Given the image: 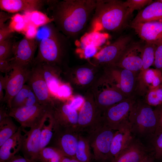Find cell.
Listing matches in <instances>:
<instances>
[{"instance_id":"obj_41","label":"cell","mask_w":162,"mask_h":162,"mask_svg":"<svg viewBox=\"0 0 162 162\" xmlns=\"http://www.w3.org/2000/svg\"><path fill=\"white\" fill-rule=\"evenodd\" d=\"M38 28L34 25L28 23L25 30L23 32L25 37L29 39H34L37 36Z\"/></svg>"},{"instance_id":"obj_37","label":"cell","mask_w":162,"mask_h":162,"mask_svg":"<svg viewBox=\"0 0 162 162\" xmlns=\"http://www.w3.org/2000/svg\"><path fill=\"white\" fill-rule=\"evenodd\" d=\"M150 141L154 158L158 160L162 159V131L154 136Z\"/></svg>"},{"instance_id":"obj_2","label":"cell","mask_w":162,"mask_h":162,"mask_svg":"<svg viewBox=\"0 0 162 162\" xmlns=\"http://www.w3.org/2000/svg\"><path fill=\"white\" fill-rule=\"evenodd\" d=\"M130 15L124 2L96 0L95 9L90 22V32L118 30L124 25Z\"/></svg>"},{"instance_id":"obj_17","label":"cell","mask_w":162,"mask_h":162,"mask_svg":"<svg viewBox=\"0 0 162 162\" xmlns=\"http://www.w3.org/2000/svg\"><path fill=\"white\" fill-rule=\"evenodd\" d=\"M47 115L39 124L25 131L23 135L22 144L20 151L23 156L32 160H36L40 150V141L41 128L43 124L46 119Z\"/></svg>"},{"instance_id":"obj_25","label":"cell","mask_w":162,"mask_h":162,"mask_svg":"<svg viewBox=\"0 0 162 162\" xmlns=\"http://www.w3.org/2000/svg\"><path fill=\"white\" fill-rule=\"evenodd\" d=\"M152 21L162 22V3L159 0L152 2L139 11L131 24Z\"/></svg>"},{"instance_id":"obj_4","label":"cell","mask_w":162,"mask_h":162,"mask_svg":"<svg viewBox=\"0 0 162 162\" xmlns=\"http://www.w3.org/2000/svg\"><path fill=\"white\" fill-rule=\"evenodd\" d=\"M128 121L133 135L149 140L154 136L157 119L154 110L145 100L135 99L129 113Z\"/></svg>"},{"instance_id":"obj_19","label":"cell","mask_w":162,"mask_h":162,"mask_svg":"<svg viewBox=\"0 0 162 162\" xmlns=\"http://www.w3.org/2000/svg\"><path fill=\"white\" fill-rule=\"evenodd\" d=\"M131 26L140 38L146 43L156 45L162 42V22L131 24Z\"/></svg>"},{"instance_id":"obj_33","label":"cell","mask_w":162,"mask_h":162,"mask_svg":"<svg viewBox=\"0 0 162 162\" xmlns=\"http://www.w3.org/2000/svg\"><path fill=\"white\" fill-rule=\"evenodd\" d=\"M159 70L157 69H148L143 72H140V76L141 81L148 85H150V89L159 86L162 81L156 74Z\"/></svg>"},{"instance_id":"obj_36","label":"cell","mask_w":162,"mask_h":162,"mask_svg":"<svg viewBox=\"0 0 162 162\" xmlns=\"http://www.w3.org/2000/svg\"><path fill=\"white\" fill-rule=\"evenodd\" d=\"M13 44L11 38L0 43V60H8L12 58Z\"/></svg>"},{"instance_id":"obj_52","label":"cell","mask_w":162,"mask_h":162,"mask_svg":"<svg viewBox=\"0 0 162 162\" xmlns=\"http://www.w3.org/2000/svg\"><path fill=\"white\" fill-rule=\"evenodd\" d=\"M154 159V156L149 154L141 162H155Z\"/></svg>"},{"instance_id":"obj_50","label":"cell","mask_w":162,"mask_h":162,"mask_svg":"<svg viewBox=\"0 0 162 162\" xmlns=\"http://www.w3.org/2000/svg\"><path fill=\"white\" fill-rule=\"evenodd\" d=\"M11 16L8 13L5 11H1L0 12V26H2L5 24V21Z\"/></svg>"},{"instance_id":"obj_14","label":"cell","mask_w":162,"mask_h":162,"mask_svg":"<svg viewBox=\"0 0 162 162\" xmlns=\"http://www.w3.org/2000/svg\"><path fill=\"white\" fill-rule=\"evenodd\" d=\"M135 98H128L106 110L102 114V123L115 130L128 121V116Z\"/></svg>"},{"instance_id":"obj_31","label":"cell","mask_w":162,"mask_h":162,"mask_svg":"<svg viewBox=\"0 0 162 162\" xmlns=\"http://www.w3.org/2000/svg\"><path fill=\"white\" fill-rule=\"evenodd\" d=\"M23 14L28 23H31L38 28L53 22L50 17L40 10L24 12Z\"/></svg>"},{"instance_id":"obj_21","label":"cell","mask_w":162,"mask_h":162,"mask_svg":"<svg viewBox=\"0 0 162 162\" xmlns=\"http://www.w3.org/2000/svg\"><path fill=\"white\" fill-rule=\"evenodd\" d=\"M49 0H0L2 11L9 13H16L34 10H40L48 5Z\"/></svg>"},{"instance_id":"obj_46","label":"cell","mask_w":162,"mask_h":162,"mask_svg":"<svg viewBox=\"0 0 162 162\" xmlns=\"http://www.w3.org/2000/svg\"><path fill=\"white\" fill-rule=\"evenodd\" d=\"M84 101V97L77 95L72 97L68 103L72 107L77 110L82 104H83Z\"/></svg>"},{"instance_id":"obj_15","label":"cell","mask_w":162,"mask_h":162,"mask_svg":"<svg viewBox=\"0 0 162 162\" xmlns=\"http://www.w3.org/2000/svg\"><path fill=\"white\" fill-rule=\"evenodd\" d=\"M80 135L74 130L54 128L52 137L48 146L57 148L64 156L75 158Z\"/></svg>"},{"instance_id":"obj_12","label":"cell","mask_w":162,"mask_h":162,"mask_svg":"<svg viewBox=\"0 0 162 162\" xmlns=\"http://www.w3.org/2000/svg\"><path fill=\"white\" fill-rule=\"evenodd\" d=\"M38 46V42L36 39H29L25 37L20 40L13 43L12 56L8 60L13 68L14 67L31 68Z\"/></svg>"},{"instance_id":"obj_6","label":"cell","mask_w":162,"mask_h":162,"mask_svg":"<svg viewBox=\"0 0 162 162\" xmlns=\"http://www.w3.org/2000/svg\"><path fill=\"white\" fill-rule=\"evenodd\" d=\"M99 77L90 89L99 111L102 113L107 109L128 98L115 84Z\"/></svg>"},{"instance_id":"obj_48","label":"cell","mask_w":162,"mask_h":162,"mask_svg":"<svg viewBox=\"0 0 162 162\" xmlns=\"http://www.w3.org/2000/svg\"><path fill=\"white\" fill-rule=\"evenodd\" d=\"M8 162H39L37 161L30 160L20 155H15Z\"/></svg>"},{"instance_id":"obj_39","label":"cell","mask_w":162,"mask_h":162,"mask_svg":"<svg viewBox=\"0 0 162 162\" xmlns=\"http://www.w3.org/2000/svg\"><path fill=\"white\" fill-rule=\"evenodd\" d=\"M154 64L162 74V42L156 45Z\"/></svg>"},{"instance_id":"obj_18","label":"cell","mask_w":162,"mask_h":162,"mask_svg":"<svg viewBox=\"0 0 162 162\" xmlns=\"http://www.w3.org/2000/svg\"><path fill=\"white\" fill-rule=\"evenodd\" d=\"M142 48L139 43H130L119 60L112 66L133 72L140 71L142 67Z\"/></svg>"},{"instance_id":"obj_53","label":"cell","mask_w":162,"mask_h":162,"mask_svg":"<svg viewBox=\"0 0 162 162\" xmlns=\"http://www.w3.org/2000/svg\"><path fill=\"white\" fill-rule=\"evenodd\" d=\"M159 1L162 3V0H159Z\"/></svg>"},{"instance_id":"obj_23","label":"cell","mask_w":162,"mask_h":162,"mask_svg":"<svg viewBox=\"0 0 162 162\" xmlns=\"http://www.w3.org/2000/svg\"><path fill=\"white\" fill-rule=\"evenodd\" d=\"M134 136L131 132L128 121L115 131L110 146L112 162L128 146Z\"/></svg>"},{"instance_id":"obj_43","label":"cell","mask_w":162,"mask_h":162,"mask_svg":"<svg viewBox=\"0 0 162 162\" xmlns=\"http://www.w3.org/2000/svg\"><path fill=\"white\" fill-rule=\"evenodd\" d=\"M154 110L157 116L158 122L154 136L162 131V103L157 106Z\"/></svg>"},{"instance_id":"obj_7","label":"cell","mask_w":162,"mask_h":162,"mask_svg":"<svg viewBox=\"0 0 162 162\" xmlns=\"http://www.w3.org/2000/svg\"><path fill=\"white\" fill-rule=\"evenodd\" d=\"M115 131L102 123L88 134L93 157L97 161L112 162L110 149Z\"/></svg>"},{"instance_id":"obj_22","label":"cell","mask_w":162,"mask_h":162,"mask_svg":"<svg viewBox=\"0 0 162 162\" xmlns=\"http://www.w3.org/2000/svg\"><path fill=\"white\" fill-rule=\"evenodd\" d=\"M148 150L139 139L134 136L128 146L112 162H141Z\"/></svg>"},{"instance_id":"obj_34","label":"cell","mask_w":162,"mask_h":162,"mask_svg":"<svg viewBox=\"0 0 162 162\" xmlns=\"http://www.w3.org/2000/svg\"><path fill=\"white\" fill-rule=\"evenodd\" d=\"M8 26L13 32L23 33L28 24V22L23 14L16 13L12 16Z\"/></svg>"},{"instance_id":"obj_26","label":"cell","mask_w":162,"mask_h":162,"mask_svg":"<svg viewBox=\"0 0 162 162\" xmlns=\"http://www.w3.org/2000/svg\"><path fill=\"white\" fill-rule=\"evenodd\" d=\"M38 104H40L31 88L28 85L26 84L13 99L11 108Z\"/></svg>"},{"instance_id":"obj_20","label":"cell","mask_w":162,"mask_h":162,"mask_svg":"<svg viewBox=\"0 0 162 162\" xmlns=\"http://www.w3.org/2000/svg\"><path fill=\"white\" fill-rule=\"evenodd\" d=\"M140 82L139 72L132 71L120 68L117 85L128 98H135L137 97Z\"/></svg>"},{"instance_id":"obj_27","label":"cell","mask_w":162,"mask_h":162,"mask_svg":"<svg viewBox=\"0 0 162 162\" xmlns=\"http://www.w3.org/2000/svg\"><path fill=\"white\" fill-rule=\"evenodd\" d=\"M90 149L87 137L80 134L75 159L81 162H91L92 156Z\"/></svg>"},{"instance_id":"obj_1","label":"cell","mask_w":162,"mask_h":162,"mask_svg":"<svg viewBox=\"0 0 162 162\" xmlns=\"http://www.w3.org/2000/svg\"><path fill=\"white\" fill-rule=\"evenodd\" d=\"M96 2V0H49L50 17L67 38L75 37L90 23Z\"/></svg>"},{"instance_id":"obj_47","label":"cell","mask_w":162,"mask_h":162,"mask_svg":"<svg viewBox=\"0 0 162 162\" xmlns=\"http://www.w3.org/2000/svg\"><path fill=\"white\" fill-rule=\"evenodd\" d=\"M13 67L8 60H0V71L5 74L11 72Z\"/></svg>"},{"instance_id":"obj_30","label":"cell","mask_w":162,"mask_h":162,"mask_svg":"<svg viewBox=\"0 0 162 162\" xmlns=\"http://www.w3.org/2000/svg\"><path fill=\"white\" fill-rule=\"evenodd\" d=\"M54 123L52 118L48 113V116L42 126L40 136V149L48 146L53 134Z\"/></svg>"},{"instance_id":"obj_42","label":"cell","mask_w":162,"mask_h":162,"mask_svg":"<svg viewBox=\"0 0 162 162\" xmlns=\"http://www.w3.org/2000/svg\"><path fill=\"white\" fill-rule=\"evenodd\" d=\"M145 100L151 106H157L161 104L157 97L155 88L150 89L149 91Z\"/></svg>"},{"instance_id":"obj_8","label":"cell","mask_w":162,"mask_h":162,"mask_svg":"<svg viewBox=\"0 0 162 162\" xmlns=\"http://www.w3.org/2000/svg\"><path fill=\"white\" fill-rule=\"evenodd\" d=\"M84 101L78 113L76 131L80 134H88L102 124V114L96 105L93 93L90 89L84 95Z\"/></svg>"},{"instance_id":"obj_13","label":"cell","mask_w":162,"mask_h":162,"mask_svg":"<svg viewBox=\"0 0 162 162\" xmlns=\"http://www.w3.org/2000/svg\"><path fill=\"white\" fill-rule=\"evenodd\" d=\"M131 40V38L129 35L120 36L114 42L98 51L91 62L101 67L113 65L121 57Z\"/></svg>"},{"instance_id":"obj_35","label":"cell","mask_w":162,"mask_h":162,"mask_svg":"<svg viewBox=\"0 0 162 162\" xmlns=\"http://www.w3.org/2000/svg\"><path fill=\"white\" fill-rule=\"evenodd\" d=\"M107 37L104 34L98 32H92L85 35L81 41V48L91 44L98 47L105 41Z\"/></svg>"},{"instance_id":"obj_44","label":"cell","mask_w":162,"mask_h":162,"mask_svg":"<svg viewBox=\"0 0 162 162\" xmlns=\"http://www.w3.org/2000/svg\"><path fill=\"white\" fill-rule=\"evenodd\" d=\"M9 77V74H5L4 76L1 74L0 75V102L1 104L3 102L4 97L3 90H5L6 85Z\"/></svg>"},{"instance_id":"obj_10","label":"cell","mask_w":162,"mask_h":162,"mask_svg":"<svg viewBox=\"0 0 162 162\" xmlns=\"http://www.w3.org/2000/svg\"><path fill=\"white\" fill-rule=\"evenodd\" d=\"M48 113L53 121L54 128L76 131L78 113L76 110L72 107L68 102L57 99L50 108Z\"/></svg>"},{"instance_id":"obj_16","label":"cell","mask_w":162,"mask_h":162,"mask_svg":"<svg viewBox=\"0 0 162 162\" xmlns=\"http://www.w3.org/2000/svg\"><path fill=\"white\" fill-rule=\"evenodd\" d=\"M31 68L14 67L10 72L2 104L5 103L8 109L11 108V103L14 97L26 82Z\"/></svg>"},{"instance_id":"obj_5","label":"cell","mask_w":162,"mask_h":162,"mask_svg":"<svg viewBox=\"0 0 162 162\" xmlns=\"http://www.w3.org/2000/svg\"><path fill=\"white\" fill-rule=\"evenodd\" d=\"M101 67L91 62L85 64L70 68L67 66L62 74L70 86L78 91H85L90 89L98 77Z\"/></svg>"},{"instance_id":"obj_32","label":"cell","mask_w":162,"mask_h":162,"mask_svg":"<svg viewBox=\"0 0 162 162\" xmlns=\"http://www.w3.org/2000/svg\"><path fill=\"white\" fill-rule=\"evenodd\" d=\"M156 46V45L154 44L146 42L142 46V67L140 72L145 71L154 64Z\"/></svg>"},{"instance_id":"obj_28","label":"cell","mask_w":162,"mask_h":162,"mask_svg":"<svg viewBox=\"0 0 162 162\" xmlns=\"http://www.w3.org/2000/svg\"><path fill=\"white\" fill-rule=\"evenodd\" d=\"M19 127L9 116L0 121V146L15 134Z\"/></svg>"},{"instance_id":"obj_45","label":"cell","mask_w":162,"mask_h":162,"mask_svg":"<svg viewBox=\"0 0 162 162\" xmlns=\"http://www.w3.org/2000/svg\"><path fill=\"white\" fill-rule=\"evenodd\" d=\"M13 32L9 28L8 26L5 24L0 26V43L5 40L11 38Z\"/></svg>"},{"instance_id":"obj_11","label":"cell","mask_w":162,"mask_h":162,"mask_svg":"<svg viewBox=\"0 0 162 162\" xmlns=\"http://www.w3.org/2000/svg\"><path fill=\"white\" fill-rule=\"evenodd\" d=\"M50 108L38 104L9 109V116L20 124L22 130L33 128L39 124L48 114Z\"/></svg>"},{"instance_id":"obj_9","label":"cell","mask_w":162,"mask_h":162,"mask_svg":"<svg viewBox=\"0 0 162 162\" xmlns=\"http://www.w3.org/2000/svg\"><path fill=\"white\" fill-rule=\"evenodd\" d=\"M26 83L31 88L41 105L50 108L58 98L50 91L40 63L33 64Z\"/></svg>"},{"instance_id":"obj_29","label":"cell","mask_w":162,"mask_h":162,"mask_svg":"<svg viewBox=\"0 0 162 162\" xmlns=\"http://www.w3.org/2000/svg\"><path fill=\"white\" fill-rule=\"evenodd\" d=\"M64 156L58 149L48 146L40 149L36 161L39 162H59Z\"/></svg>"},{"instance_id":"obj_54","label":"cell","mask_w":162,"mask_h":162,"mask_svg":"<svg viewBox=\"0 0 162 162\" xmlns=\"http://www.w3.org/2000/svg\"><path fill=\"white\" fill-rule=\"evenodd\" d=\"M160 85L162 86V82L161 83V84H160Z\"/></svg>"},{"instance_id":"obj_40","label":"cell","mask_w":162,"mask_h":162,"mask_svg":"<svg viewBox=\"0 0 162 162\" xmlns=\"http://www.w3.org/2000/svg\"><path fill=\"white\" fill-rule=\"evenodd\" d=\"M98 52V47L93 45H87L81 49L82 55L86 59L94 57Z\"/></svg>"},{"instance_id":"obj_51","label":"cell","mask_w":162,"mask_h":162,"mask_svg":"<svg viewBox=\"0 0 162 162\" xmlns=\"http://www.w3.org/2000/svg\"><path fill=\"white\" fill-rule=\"evenodd\" d=\"M59 162H81L75 158L63 156Z\"/></svg>"},{"instance_id":"obj_49","label":"cell","mask_w":162,"mask_h":162,"mask_svg":"<svg viewBox=\"0 0 162 162\" xmlns=\"http://www.w3.org/2000/svg\"><path fill=\"white\" fill-rule=\"evenodd\" d=\"M5 104H2L0 107V121L9 116Z\"/></svg>"},{"instance_id":"obj_38","label":"cell","mask_w":162,"mask_h":162,"mask_svg":"<svg viewBox=\"0 0 162 162\" xmlns=\"http://www.w3.org/2000/svg\"><path fill=\"white\" fill-rule=\"evenodd\" d=\"M152 2V0H127L124 2L130 15L134 10L140 9Z\"/></svg>"},{"instance_id":"obj_24","label":"cell","mask_w":162,"mask_h":162,"mask_svg":"<svg viewBox=\"0 0 162 162\" xmlns=\"http://www.w3.org/2000/svg\"><path fill=\"white\" fill-rule=\"evenodd\" d=\"M20 127L16 133L0 146V162H8L20 151L22 144Z\"/></svg>"},{"instance_id":"obj_3","label":"cell","mask_w":162,"mask_h":162,"mask_svg":"<svg viewBox=\"0 0 162 162\" xmlns=\"http://www.w3.org/2000/svg\"><path fill=\"white\" fill-rule=\"evenodd\" d=\"M53 22L47 26V36L38 42V50L33 64L45 63L63 70L68 65L66 57L67 37L57 29Z\"/></svg>"}]
</instances>
